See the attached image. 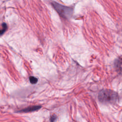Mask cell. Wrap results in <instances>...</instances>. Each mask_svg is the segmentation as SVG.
<instances>
[{
  "mask_svg": "<svg viewBox=\"0 0 122 122\" xmlns=\"http://www.w3.org/2000/svg\"><path fill=\"white\" fill-rule=\"evenodd\" d=\"M118 93L116 92L109 89L102 90L98 94L99 100L102 103H114L118 101Z\"/></svg>",
  "mask_w": 122,
  "mask_h": 122,
  "instance_id": "obj_1",
  "label": "cell"
},
{
  "mask_svg": "<svg viewBox=\"0 0 122 122\" xmlns=\"http://www.w3.org/2000/svg\"><path fill=\"white\" fill-rule=\"evenodd\" d=\"M52 5L59 15L63 18H69L71 16L73 10L71 8L62 5L55 1L52 2Z\"/></svg>",
  "mask_w": 122,
  "mask_h": 122,
  "instance_id": "obj_2",
  "label": "cell"
},
{
  "mask_svg": "<svg viewBox=\"0 0 122 122\" xmlns=\"http://www.w3.org/2000/svg\"><path fill=\"white\" fill-rule=\"evenodd\" d=\"M114 66L118 73L122 75V56L119 57L115 61Z\"/></svg>",
  "mask_w": 122,
  "mask_h": 122,
  "instance_id": "obj_3",
  "label": "cell"
},
{
  "mask_svg": "<svg viewBox=\"0 0 122 122\" xmlns=\"http://www.w3.org/2000/svg\"><path fill=\"white\" fill-rule=\"evenodd\" d=\"M41 108V106H33L31 107H29L28 108H25L22 110H20V112H33L35 111H37L39 110Z\"/></svg>",
  "mask_w": 122,
  "mask_h": 122,
  "instance_id": "obj_4",
  "label": "cell"
},
{
  "mask_svg": "<svg viewBox=\"0 0 122 122\" xmlns=\"http://www.w3.org/2000/svg\"><path fill=\"white\" fill-rule=\"evenodd\" d=\"M2 26L3 27V29L0 30V35H2L3 33H4V32L7 29V26L5 23H2Z\"/></svg>",
  "mask_w": 122,
  "mask_h": 122,
  "instance_id": "obj_5",
  "label": "cell"
},
{
  "mask_svg": "<svg viewBox=\"0 0 122 122\" xmlns=\"http://www.w3.org/2000/svg\"><path fill=\"white\" fill-rule=\"evenodd\" d=\"M29 79L30 83L32 84H35L38 81V79L33 76H30L29 78Z\"/></svg>",
  "mask_w": 122,
  "mask_h": 122,
  "instance_id": "obj_6",
  "label": "cell"
},
{
  "mask_svg": "<svg viewBox=\"0 0 122 122\" xmlns=\"http://www.w3.org/2000/svg\"><path fill=\"white\" fill-rule=\"evenodd\" d=\"M56 118V116L55 115H52L51 117V119H50V121L51 122H53L55 119Z\"/></svg>",
  "mask_w": 122,
  "mask_h": 122,
  "instance_id": "obj_7",
  "label": "cell"
}]
</instances>
